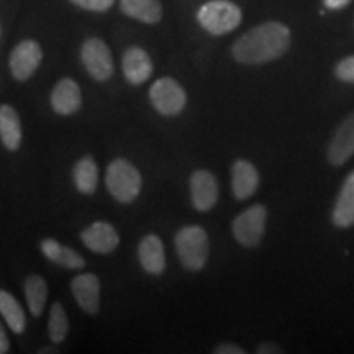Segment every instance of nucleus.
<instances>
[{"label":"nucleus","mask_w":354,"mask_h":354,"mask_svg":"<svg viewBox=\"0 0 354 354\" xmlns=\"http://www.w3.org/2000/svg\"><path fill=\"white\" fill-rule=\"evenodd\" d=\"M290 46V30L279 21H266L241 35L232 48L234 61L258 66L284 56Z\"/></svg>","instance_id":"nucleus-1"},{"label":"nucleus","mask_w":354,"mask_h":354,"mask_svg":"<svg viewBox=\"0 0 354 354\" xmlns=\"http://www.w3.org/2000/svg\"><path fill=\"white\" fill-rule=\"evenodd\" d=\"M174 245L177 258L187 271H201L210 254L209 234L198 225H187L176 233Z\"/></svg>","instance_id":"nucleus-2"},{"label":"nucleus","mask_w":354,"mask_h":354,"mask_svg":"<svg viewBox=\"0 0 354 354\" xmlns=\"http://www.w3.org/2000/svg\"><path fill=\"white\" fill-rule=\"evenodd\" d=\"M105 185L110 196L120 203H131L143 187L140 171L127 159H113L105 172Z\"/></svg>","instance_id":"nucleus-3"},{"label":"nucleus","mask_w":354,"mask_h":354,"mask_svg":"<svg viewBox=\"0 0 354 354\" xmlns=\"http://www.w3.org/2000/svg\"><path fill=\"white\" fill-rule=\"evenodd\" d=\"M241 19V8L230 0H210L197 12V21L202 28L216 37L236 30Z\"/></svg>","instance_id":"nucleus-4"},{"label":"nucleus","mask_w":354,"mask_h":354,"mask_svg":"<svg viewBox=\"0 0 354 354\" xmlns=\"http://www.w3.org/2000/svg\"><path fill=\"white\" fill-rule=\"evenodd\" d=\"M266 220H268V210L261 203H256L250 209L243 210L232 221V233L234 240L245 248L258 246L264 238Z\"/></svg>","instance_id":"nucleus-5"},{"label":"nucleus","mask_w":354,"mask_h":354,"mask_svg":"<svg viewBox=\"0 0 354 354\" xmlns=\"http://www.w3.org/2000/svg\"><path fill=\"white\" fill-rule=\"evenodd\" d=\"M149 100L158 113L176 117L187 105V94L176 79L161 77L149 88Z\"/></svg>","instance_id":"nucleus-6"},{"label":"nucleus","mask_w":354,"mask_h":354,"mask_svg":"<svg viewBox=\"0 0 354 354\" xmlns=\"http://www.w3.org/2000/svg\"><path fill=\"white\" fill-rule=\"evenodd\" d=\"M81 59L94 81L107 82L113 76V56L109 44L100 38H87L81 46Z\"/></svg>","instance_id":"nucleus-7"},{"label":"nucleus","mask_w":354,"mask_h":354,"mask_svg":"<svg viewBox=\"0 0 354 354\" xmlns=\"http://www.w3.org/2000/svg\"><path fill=\"white\" fill-rule=\"evenodd\" d=\"M43 59V51L38 41L35 39H24L13 48L8 57V68H10L12 76L17 81L24 82L37 73Z\"/></svg>","instance_id":"nucleus-8"},{"label":"nucleus","mask_w":354,"mask_h":354,"mask_svg":"<svg viewBox=\"0 0 354 354\" xmlns=\"http://www.w3.org/2000/svg\"><path fill=\"white\" fill-rule=\"evenodd\" d=\"M220 189L216 177L207 169H198L190 176V201L198 212H210L218 202Z\"/></svg>","instance_id":"nucleus-9"},{"label":"nucleus","mask_w":354,"mask_h":354,"mask_svg":"<svg viewBox=\"0 0 354 354\" xmlns=\"http://www.w3.org/2000/svg\"><path fill=\"white\" fill-rule=\"evenodd\" d=\"M81 240L87 250L97 254H110L120 245V236L109 221H95L81 233Z\"/></svg>","instance_id":"nucleus-10"},{"label":"nucleus","mask_w":354,"mask_h":354,"mask_svg":"<svg viewBox=\"0 0 354 354\" xmlns=\"http://www.w3.org/2000/svg\"><path fill=\"white\" fill-rule=\"evenodd\" d=\"M74 300L88 315H95L100 308V281L95 274L82 272L71 281Z\"/></svg>","instance_id":"nucleus-11"},{"label":"nucleus","mask_w":354,"mask_h":354,"mask_svg":"<svg viewBox=\"0 0 354 354\" xmlns=\"http://www.w3.org/2000/svg\"><path fill=\"white\" fill-rule=\"evenodd\" d=\"M354 156V113L344 120L328 145L326 159L331 166H343Z\"/></svg>","instance_id":"nucleus-12"},{"label":"nucleus","mask_w":354,"mask_h":354,"mask_svg":"<svg viewBox=\"0 0 354 354\" xmlns=\"http://www.w3.org/2000/svg\"><path fill=\"white\" fill-rule=\"evenodd\" d=\"M123 76L131 86H141L153 76V61L143 48L131 46L122 57Z\"/></svg>","instance_id":"nucleus-13"},{"label":"nucleus","mask_w":354,"mask_h":354,"mask_svg":"<svg viewBox=\"0 0 354 354\" xmlns=\"http://www.w3.org/2000/svg\"><path fill=\"white\" fill-rule=\"evenodd\" d=\"M51 107L57 115H73L79 112L82 105V95H81V87L79 84L71 77H64L61 81L56 82L55 88H53L51 97Z\"/></svg>","instance_id":"nucleus-14"},{"label":"nucleus","mask_w":354,"mask_h":354,"mask_svg":"<svg viewBox=\"0 0 354 354\" xmlns=\"http://www.w3.org/2000/svg\"><path fill=\"white\" fill-rule=\"evenodd\" d=\"M259 187V172L253 162L236 159L232 165V190L238 201H248Z\"/></svg>","instance_id":"nucleus-15"},{"label":"nucleus","mask_w":354,"mask_h":354,"mask_svg":"<svg viewBox=\"0 0 354 354\" xmlns=\"http://www.w3.org/2000/svg\"><path fill=\"white\" fill-rule=\"evenodd\" d=\"M138 259L141 268L151 276H161L166 269V251L158 234H146L138 245Z\"/></svg>","instance_id":"nucleus-16"},{"label":"nucleus","mask_w":354,"mask_h":354,"mask_svg":"<svg viewBox=\"0 0 354 354\" xmlns=\"http://www.w3.org/2000/svg\"><path fill=\"white\" fill-rule=\"evenodd\" d=\"M39 250H41L43 256L48 261H51V263L61 266L64 269L74 271V269H82L86 266V261H84V258L77 251H74L69 246L61 245L59 241L53 240V238H44V240H41Z\"/></svg>","instance_id":"nucleus-17"},{"label":"nucleus","mask_w":354,"mask_h":354,"mask_svg":"<svg viewBox=\"0 0 354 354\" xmlns=\"http://www.w3.org/2000/svg\"><path fill=\"white\" fill-rule=\"evenodd\" d=\"M331 220L338 228H349L354 225V171L346 177L336 197Z\"/></svg>","instance_id":"nucleus-18"},{"label":"nucleus","mask_w":354,"mask_h":354,"mask_svg":"<svg viewBox=\"0 0 354 354\" xmlns=\"http://www.w3.org/2000/svg\"><path fill=\"white\" fill-rule=\"evenodd\" d=\"M0 140L8 151H17L21 145V122L12 105H0Z\"/></svg>","instance_id":"nucleus-19"},{"label":"nucleus","mask_w":354,"mask_h":354,"mask_svg":"<svg viewBox=\"0 0 354 354\" xmlns=\"http://www.w3.org/2000/svg\"><path fill=\"white\" fill-rule=\"evenodd\" d=\"M120 8L127 17L148 25H156L162 19L159 0H120Z\"/></svg>","instance_id":"nucleus-20"},{"label":"nucleus","mask_w":354,"mask_h":354,"mask_svg":"<svg viewBox=\"0 0 354 354\" xmlns=\"http://www.w3.org/2000/svg\"><path fill=\"white\" fill-rule=\"evenodd\" d=\"M73 180L79 192L92 196L99 184V166L92 156H84L73 167Z\"/></svg>","instance_id":"nucleus-21"},{"label":"nucleus","mask_w":354,"mask_h":354,"mask_svg":"<svg viewBox=\"0 0 354 354\" xmlns=\"http://www.w3.org/2000/svg\"><path fill=\"white\" fill-rule=\"evenodd\" d=\"M0 315L7 322L8 328L15 335H21L26 328V318L24 307L10 292L0 289Z\"/></svg>","instance_id":"nucleus-22"},{"label":"nucleus","mask_w":354,"mask_h":354,"mask_svg":"<svg viewBox=\"0 0 354 354\" xmlns=\"http://www.w3.org/2000/svg\"><path fill=\"white\" fill-rule=\"evenodd\" d=\"M24 292L26 297V304H28L30 312L33 317L39 318L43 315L44 305L48 300V284L46 281L38 274H32L25 279Z\"/></svg>","instance_id":"nucleus-23"},{"label":"nucleus","mask_w":354,"mask_h":354,"mask_svg":"<svg viewBox=\"0 0 354 354\" xmlns=\"http://www.w3.org/2000/svg\"><path fill=\"white\" fill-rule=\"evenodd\" d=\"M69 331V318L63 305L55 302L51 305L50 318H48V335L51 342L59 344L63 343Z\"/></svg>","instance_id":"nucleus-24"},{"label":"nucleus","mask_w":354,"mask_h":354,"mask_svg":"<svg viewBox=\"0 0 354 354\" xmlns=\"http://www.w3.org/2000/svg\"><path fill=\"white\" fill-rule=\"evenodd\" d=\"M335 76L342 82L354 84V56H348L339 61L335 68Z\"/></svg>","instance_id":"nucleus-25"},{"label":"nucleus","mask_w":354,"mask_h":354,"mask_svg":"<svg viewBox=\"0 0 354 354\" xmlns=\"http://www.w3.org/2000/svg\"><path fill=\"white\" fill-rule=\"evenodd\" d=\"M74 6L84 8L88 12H107L110 7L113 6L115 0H69Z\"/></svg>","instance_id":"nucleus-26"},{"label":"nucleus","mask_w":354,"mask_h":354,"mask_svg":"<svg viewBox=\"0 0 354 354\" xmlns=\"http://www.w3.org/2000/svg\"><path fill=\"white\" fill-rule=\"evenodd\" d=\"M246 351L234 343H221L215 348V354H245Z\"/></svg>","instance_id":"nucleus-27"},{"label":"nucleus","mask_w":354,"mask_h":354,"mask_svg":"<svg viewBox=\"0 0 354 354\" xmlns=\"http://www.w3.org/2000/svg\"><path fill=\"white\" fill-rule=\"evenodd\" d=\"M256 353L258 354H279V353H282V349L279 348L276 343H263V344H259L258 349H256Z\"/></svg>","instance_id":"nucleus-28"},{"label":"nucleus","mask_w":354,"mask_h":354,"mask_svg":"<svg viewBox=\"0 0 354 354\" xmlns=\"http://www.w3.org/2000/svg\"><path fill=\"white\" fill-rule=\"evenodd\" d=\"M10 351V342H8V336L6 333V328L0 323V354H6Z\"/></svg>","instance_id":"nucleus-29"},{"label":"nucleus","mask_w":354,"mask_h":354,"mask_svg":"<svg viewBox=\"0 0 354 354\" xmlns=\"http://www.w3.org/2000/svg\"><path fill=\"white\" fill-rule=\"evenodd\" d=\"M349 2L351 0H323L325 7L330 8V10H342V8L349 6Z\"/></svg>","instance_id":"nucleus-30"}]
</instances>
